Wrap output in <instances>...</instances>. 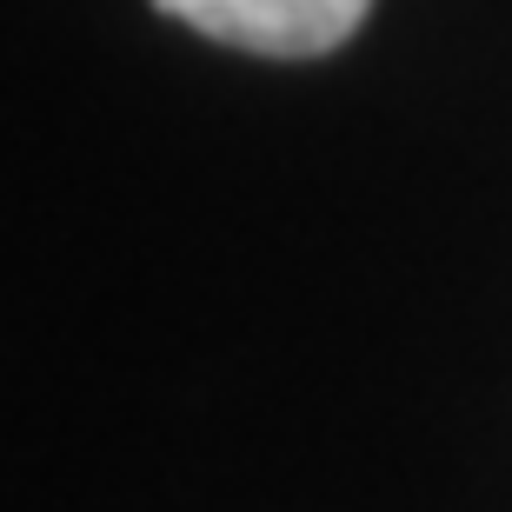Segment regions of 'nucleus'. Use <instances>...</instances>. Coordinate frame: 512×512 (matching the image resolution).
I'll use <instances>...</instances> for the list:
<instances>
[{
    "label": "nucleus",
    "mask_w": 512,
    "mask_h": 512,
    "mask_svg": "<svg viewBox=\"0 0 512 512\" xmlns=\"http://www.w3.org/2000/svg\"><path fill=\"white\" fill-rule=\"evenodd\" d=\"M153 7L220 47H247L266 60H313L333 54L373 0H153Z\"/></svg>",
    "instance_id": "1"
}]
</instances>
